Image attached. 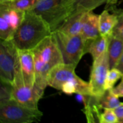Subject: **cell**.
Here are the masks:
<instances>
[{
    "mask_svg": "<svg viewBox=\"0 0 123 123\" xmlns=\"http://www.w3.org/2000/svg\"><path fill=\"white\" fill-rule=\"evenodd\" d=\"M110 38L111 37L100 35L96 38L86 41L85 53L91 54L93 61L96 60L108 50Z\"/></svg>",
    "mask_w": 123,
    "mask_h": 123,
    "instance_id": "cell-13",
    "label": "cell"
},
{
    "mask_svg": "<svg viewBox=\"0 0 123 123\" xmlns=\"http://www.w3.org/2000/svg\"><path fill=\"white\" fill-rule=\"evenodd\" d=\"M52 34L46 22L32 10L25 12V16L13 36L12 41L18 49L32 50Z\"/></svg>",
    "mask_w": 123,
    "mask_h": 123,
    "instance_id": "cell-1",
    "label": "cell"
},
{
    "mask_svg": "<svg viewBox=\"0 0 123 123\" xmlns=\"http://www.w3.org/2000/svg\"><path fill=\"white\" fill-rule=\"evenodd\" d=\"M85 12L73 13L64 22L58 30L68 36L80 34L82 28V20Z\"/></svg>",
    "mask_w": 123,
    "mask_h": 123,
    "instance_id": "cell-14",
    "label": "cell"
},
{
    "mask_svg": "<svg viewBox=\"0 0 123 123\" xmlns=\"http://www.w3.org/2000/svg\"><path fill=\"white\" fill-rule=\"evenodd\" d=\"M112 90L114 93L118 97H123V75L120 84Z\"/></svg>",
    "mask_w": 123,
    "mask_h": 123,
    "instance_id": "cell-24",
    "label": "cell"
},
{
    "mask_svg": "<svg viewBox=\"0 0 123 123\" xmlns=\"http://www.w3.org/2000/svg\"><path fill=\"white\" fill-rule=\"evenodd\" d=\"M123 74L117 68H111L108 73L105 82V90H112L114 85L120 79H121Z\"/></svg>",
    "mask_w": 123,
    "mask_h": 123,
    "instance_id": "cell-21",
    "label": "cell"
},
{
    "mask_svg": "<svg viewBox=\"0 0 123 123\" xmlns=\"http://www.w3.org/2000/svg\"><path fill=\"white\" fill-rule=\"evenodd\" d=\"M114 111L117 117L118 123H123V103L115 108Z\"/></svg>",
    "mask_w": 123,
    "mask_h": 123,
    "instance_id": "cell-25",
    "label": "cell"
},
{
    "mask_svg": "<svg viewBox=\"0 0 123 123\" xmlns=\"http://www.w3.org/2000/svg\"><path fill=\"white\" fill-rule=\"evenodd\" d=\"M32 10L46 22L53 32L73 14L74 8L72 0H38Z\"/></svg>",
    "mask_w": 123,
    "mask_h": 123,
    "instance_id": "cell-3",
    "label": "cell"
},
{
    "mask_svg": "<svg viewBox=\"0 0 123 123\" xmlns=\"http://www.w3.org/2000/svg\"><path fill=\"white\" fill-rule=\"evenodd\" d=\"M76 66L61 63L56 65L50 70L47 78L48 86L61 91L62 84L69 80H79V78L75 73Z\"/></svg>",
    "mask_w": 123,
    "mask_h": 123,
    "instance_id": "cell-10",
    "label": "cell"
},
{
    "mask_svg": "<svg viewBox=\"0 0 123 123\" xmlns=\"http://www.w3.org/2000/svg\"><path fill=\"white\" fill-rule=\"evenodd\" d=\"M36 85L44 90L48 86L47 78L49 72L56 65L64 63L53 34L43 40L34 49Z\"/></svg>",
    "mask_w": 123,
    "mask_h": 123,
    "instance_id": "cell-2",
    "label": "cell"
},
{
    "mask_svg": "<svg viewBox=\"0 0 123 123\" xmlns=\"http://www.w3.org/2000/svg\"><path fill=\"white\" fill-rule=\"evenodd\" d=\"M62 55L64 63L76 66L85 54L86 40L82 34L68 36L57 30L52 32Z\"/></svg>",
    "mask_w": 123,
    "mask_h": 123,
    "instance_id": "cell-4",
    "label": "cell"
},
{
    "mask_svg": "<svg viewBox=\"0 0 123 123\" xmlns=\"http://www.w3.org/2000/svg\"><path fill=\"white\" fill-rule=\"evenodd\" d=\"M0 81V104H2L12 100V84L2 80Z\"/></svg>",
    "mask_w": 123,
    "mask_h": 123,
    "instance_id": "cell-23",
    "label": "cell"
},
{
    "mask_svg": "<svg viewBox=\"0 0 123 123\" xmlns=\"http://www.w3.org/2000/svg\"><path fill=\"white\" fill-rule=\"evenodd\" d=\"M115 68L118 69L123 74V52L122 55H121V57H120V60H119L118 62L116 67H115Z\"/></svg>",
    "mask_w": 123,
    "mask_h": 123,
    "instance_id": "cell-26",
    "label": "cell"
},
{
    "mask_svg": "<svg viewBox=\"0 0 123 123\" xmlns=\"http://www.w3.org/2000/svg\"><path fill=\"white\" fill-rule=\"evenodd\" d=\"M116 1H117V2H118V0H116Z\"/></svg>",
    "mask_w": 123,
    "mask_h": 123,
    "instance_id": "cell-28",
    "label": "cell"
},
{
    "mask_svg": "<svg viewBox=\"0 0 123 123\" xmlns=\"http://www.w3.org/2000/svg\"><path fill=\"white\" fill-rule=\"evenodd\" d=\"M18 50L12 40L0 43V80L12 84L18 61Z\"/></svg>",
    "mask_w": 123,
    "mask_h": 123,
    "instance_id": "cell-8",
    "label": "cell"
},
{
    "mask_svg": "<svg viewBox=\"0 0 123 123\" xmlns=\"http://www.w3.org/2000/svg\"><path fill=\"white\" fill-rule=\"evenodd\" d=\"M123 52V40L112 35L109 39L108 48L110 69L116 67Z\"/></svg>",
    "mask_w": 123,
    "mask_h": 123,
    "instance_id": "cell-16",
    "label": "cell"
},
{
    "mask_svg": "<svg viewBox=\"0 0 123 123\" xmlns=\"http://www.w3.org/2000/svg\"><path fill=\"white\" fill-rule=\"evenodd\" d=\"M109 70L110 66L107 50L93 61L89 81L91 96L98 98L105 92V82Z\"/></svg>",
    "mask_w": 123,
    "mask_h": 123,
    "instance_id": "cell-7",
    "label": "cell"
},
{
    "mask_svg": "<svg viewBox=\"0 0 123 123\" xmlns=\"http://www.w3.org/2000/svg\"><path fill=\"white\" fill-rule=\"evenodd\" d=\"M25 12L10 8L6 4H0V38L10 40L21 24Z\"/></svg>",
    "mask_w": 123,
    "mask_h": 123,
    "instance_id": "cell-9",
    "label": "cell"
},
{
    "mask_svg": "<svg viewBox=\"0 0 123 123\" xmlns=\"http://www.w3.org/2000/svg\"><path fill=\"white\" fill-rule=\"evenodd\" d=\"M38 0H13L8 4H6L10 8L18 10L27 12L34 8Z\"/></svg>",
    "mask_w": 123,
    "mask_h": 123,
    "instance_id": "cell-19",
    "label": "cell"
},
{
    "mask_svg": "<svg viewBox=\"0 0 123 123\" xmlns=\"http://www.w3.org/2000/svg\"><path fill=\"white\" fill-rule=\"evenodd\" d=\"M101 110L97 115L98 122L100 123H118L117 117L114 109L103 108L102 112H101Z\"/></svg>",
    "mask_w": 123,
    "mask_h": 123,
    "instance_id": "cell-20",
    "label": "cell"
},
{
    "mask_svg": "<svg viewBox=\"0 0 123 123\" xmlns=\"http://www.w3.org/2000/svg\"><path fill=\"white\" fill-rule=\"evenodd\" d=\"M117 23V17L114 13H110L105 9L99 15L100 34L111 37L112 36L114 28Z\"/></svg>",
    "mask_w": 123,
    "mask_h": 123,
    "instance_id": "cell-15",
    "label": "cell"
},
{
    "mask_svg": "<svg viewBox=\"0 0 123 123\" xmlns=\"http://www.w3.org/2000/svg\"><path fill=\"white\" fill-rule=\"evenodd\" d=\"M92 11L85 12L83 18L81 34L86 41L96 38L100 35L99 15L95 14Z\"/></svg>",
    "mask_w": 123,
    "mask_h": 123,
    "instance_id": "cell-12",
    "label": "cell"
},
{
    "mask_svg": "<svg viewBox=\"0 0 123 123\" xmlns=\"http://www.w3.org/2000/svg\"><path fill=\"white\" fill-rule=\"evenodd\" d=\"M18 50V61L25 84L30 86L36 85L35 66L32 50Z\"/></svg>",
    "mask_w": 123,
    "mask_h": 123,
    "instance_id": "cell-11",
    "label": "cell"
},
{
    "mask_svg": "<svg viewBox=\"0 0 123 123\" xmlns=\"http://www.w3.org/2000/svg\"><path fill=\"white\" fill-rule=\"evenodd\" d=\"M118 97L114 93L112 90H107L101 97L96 98V103L100 108L115 109L121 104Z\"/></svg>",
    "mask_w": 123,
    "mask_h": 123,
    "instance_id": "cell-17",
    "label": "cell"
},
{
    "mask_svg": "<svg viewBox=\"0 0 123 123\" xmlns=\"http://www.w3.org/2000/svg\"><path fill=\"white\" fill-rule=\"evenodd\" d=\"M43 112L21 105L13 100L0 104L1 123H32L40 121Z\"/></svg>",
    "mask_w": 123,
    "mask_h": 123,
    "instance_id": "cell-6",
    "label": "cell"
},
{
    "mask_svg": "<svg viewBox=\"0 0 123 123\" xmlns=\"http://www.w3.org/2000/svg\"><path fill=\"white\" fill-rule=\"evenodd\" d=\"M13 0H0V4H8Z\"/></svg>",
    "mask_w": 123,
    "mask_h": 123,
    "instance_id": "cell-27",
    "label": "cell"
},
{
    "mask_svg": "<svg viewBox=\"0 0 123 123\" xmlns=\"http://www.w3.org/2000/svg\"><path fill=\"white\" fill-rule=\"evenodd\" d=\"M73 5V13L94 10L99 6L106 4L107 0H72Z\"/></svg>",
    "mask_w": 123,
    "mask_h": 123,
    "instance_id": "cell-18",
    "label": "cell"
},
{
    "mask_svg": "<svg viewBox=\"0 0 123 123\" xmlns=\"http://www.w3.org/2000/svg\"><path fill=\"white\" fill-rule=\"evenodd\" d=\"M111 10L117 17V23L114 28L112 35L123 40V9H118L112 7Z\"/></svg>",
    "mask_w": 123,
    "mask_h": 123,
    "instance_id": "cell-22",
    "label": "cell"
},
{
    "mask_svg": "<svg viewBox=\"0 0 123 123\" xmlns=\"http://www.w3.org/2000/svg\"><path fill=\"white\" fill-rule=\"evenodd\" d=\"M44 91L36 85L32 87L25 84L17 61L12 83V100L24 106L37 109L38 102L43 97Z\"/></svg>",
    "mask_w": 123,
    "mask_h": 123,
    "instance_id": "cell-5",
    "label": "cell"
}]
</instances>
